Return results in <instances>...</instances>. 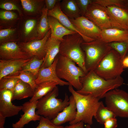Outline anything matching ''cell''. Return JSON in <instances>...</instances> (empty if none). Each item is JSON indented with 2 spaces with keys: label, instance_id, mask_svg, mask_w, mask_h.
<instances>
[{
  "label": "cell",
  "instance_id": "47",
  "mask_svg": "<svg viewBox=\"0 0 128 128\" xmlns=\"http://www.w3.org/2000/svg\"></svg>",
  "mask_w": 128,
  "mask_h": 128
},
{
  "label": "cell",
  "instance_id": "37",
  "mask_svg": "<svg viewBox=\"0 0 128 128\" xmlns=\"http://www.w3.org/2000/svg\"><path fill=\"white\" fill-rule=\"evenodd\" d=\"M36 21L35 20H28L26 22L24 28V32L25 35L27 36L32 31L35 25Z\"/></svg>",
  "mask_w": 128,
  "mask_h": 128
},
{
  "label": "cell",
  "instance_id": "1",
  "mask_svg": "<svg viewBox=\"0 0 128 128\" xmlns=\"http://www.w3.org/2000/svg\"><path fill=\"white\" fill-rule=\"evenodd\" d=\"M82 87L77 91L83 95H90L100 100L105 98L109 91L117 88L123 85L124 80L121 76L112 80H107L101 77L94 70L88 72L80 78Z\"/></svg>",
  "mask_w": 128,
  "mask_h": 128
},
{
  "label": "cell",
  "instance_id": "11",
  "mask_svg": "<svg viewBox=\"0 0 128 128\" xmlns=\"http://www.w3.org/2000/svg\"><path fill=\"white\" fill-rule=\"evenodd\" d=\"M51 33L50 29L43 38L19 43L18 45L23 51L28 53L32 57L35 56L40 59H44L46 55V44Z\"/></svg>",
  "mask_w": 128,
  "mask_h": 128
},
{
  "label": "cell",
  "instance_id": "28",
  "mask_svg": "<svg viewBox=\"0 0 128 128\" xmlns=\"http://www.w3.org/2000/svg\"><path fill=\"white\" fill-rule=\"evenodd\" d=\"M43 61L44 59H40L36 57L33 56L23 67L21 71L29 72L37 78L39 71Z\"/></svg>",
  "mask_w": 128,
  "mask_h": 128
},
{
  "label": "cell",
  "instance_id": "6",
  "mask_svg": "<svg viewBox=\"0 0 128 128\" xmlns=\"http://www.w3.org/2000/svg\"><path fill=\"white\" fill-rule=\"evenodd\" d=\"M81 46L85 55V65L87 73L94 70L112 49L101 39L88 42L83 41Z\"/></svg>",
  "mask_w": 128,
  "mask_h": 128
},
{
  "label": "cell",
  "instance_id": "2",
  "mask_svg": "<svg viewBox=\"0 0 128 128\" xmlns=\"http://www.w3.org/2000/svg\"><path fill=\"white\" fill-rule=\"evenodd\" d=\"M69 92L73 96L75 101L77 114L75 119L69 123L70 125L82 121L91 125L93 123L92 119L100 105L99 99L90 95H83L78 93L72 86H69Z\"/></svg>",
  "mask_w": 128,
  "mask_h": 128
},
{
  "label": "cell",
  "instance_id": "44",
  "mask_svg": "<svg viewBox=\"0 0 128 128\" xmlns=\"http://www.w3.org/2000/svg\"><path fill=\"white\" fill-rule=\"evenodd\" d=\"M122 64L124 68H128V57L126 56L123 60Z\"/></svg>",
  "mask_w": 128,
  "mask_h": 128
},
{
  "label": "cell",
  "instance_id": "43",
  "mask_svg": "<svg viewBox=\"0 0 128 128\" xmlns=\"http://www.w3.org/2000/svg\"><path fill=\"white\" fill-rule=\"evenodd\" d=\"M6 117L0 114V128H4Z\"/></svg>",
  "mask_w": 128,
  "mask_h": 128
},
{
  "label": "cell",
  "instance_id": "13",
  "mask_svg": "<svg viewBox=\"0 0 128 128\" xmlns=\"http://www.w3.org/2000/svg\"><path fill=\"white\" fill-rule=\"evenodd\" d=\"M105 7L111 28L128 31V13L114 6Z\"/></svg>",
  "mask_w": 128,
  "mask_h": 128
},
{
  "label": "cell",
  "instance_id": "36",
  "mask_svg": "<svg viewBox=\"0 0 128 128\" xmlns=\"http://www.w3.org/2000/svg\"><path fill=\"white\" fill-rule=\"evenodd\" d=\"M17 15L15 13L9 11H2L0 12V18L3 20H9L16 19Z\"/></svg>",
  "mask_w": 128,
  "mask_h": 128
},
{
  "label": "cell",
  "instance_id": "16",
  "mask_svg": "<svg viewBox=\"0 0 128 128\" xmlns=\"http://www.w3.org/2000/svg\"><path fill=\"white\" fill-rule=\"evenodd\" d=\"M58 60L57 55L52 64L47 68H41L39 71L35 82L38 85L43 82L52 81L57 83L61 86H69V83L59 78L56 71V67Z\"/></svg>",
  "mask_w": 128,
  "mask_h": 128
},
{
  "label": "cell",
  "instance_id": "45",
  "mask_svg": "<svg viewBox=\"0 0 128 128\" xmlns=\"http://www.w3.org/2000/svg\"><path fill=\"white\" fill-rule=\"evenodd\" d=\"M85 128H92L91 126V125L87 124Z\"/></svg>",
  "mask_w": 128,
  "mask_h": 128
},
{
  "label": "cell",
  "instance_id": "39",
  "mask_svg": "<svg viewBox=\"0 0 128 128\" xmlns=\"http://www.w3.org/2000/svg\"><path fill=\"white\" fill-rule=\"evenodd\" d=\"M103 124L104 128H116L118 125L117 120L115 118L107 119L105 122Z\"/></svg>",
  "mask_w": 128,
  "mask_h": 128
},
{
  "label": "cell",
  "instance_id": "30",
  "mask_svg": "<svg viewBox=\"0 0 128 128\" xmlns=\"http://www.w3.org/2000/svg\"><path fill=\"white\" fill-rule=\"evenodd\" d=\"M93 2L106 7L110 6L118 7L128 13V0H93Z\"/></svg>",
  "mask_w": 128,
  "mask_h": 128
},
{
  "label": "cell",
  "instance_id": "31",
  "mask_svg": "<svg viewBox=\"0 0 128 128\" xmlns=\"http://www.w3.org/2000/svg\"><path fill=\"white\" fill-rule=\"evenodd\" d=\"M108 44L119 54L123 60L126 56L128 51V41L113 42Z\"/></svg>",
  "mask_w": 128,
  "mask_h": 128
},
{
  "label": "cell",
  "instance_id": "35",
  "mask_svg": "<svg viewBox=\"0 0 128 128\" xmlns=\"http://www.w3.org/2000/svg\"><path fill=\"white\" fill-rule=\"evenodd\" d=\"M82 16H84L89 5L93 0H76Z\"/></svg>",
  "mask_w": 128,
  "mask_h": 128
},
{
  "label": "cell",
  "instance_id": "32",
  "mask_svg": "<svg viewBox=\"0 0 128 128\" xmlns=\"http://www.w3.org/2000/svg\"><path fill=\"white\" fill-rule=\"evenodd\" d=\"M19 80L10 76L2 78L0 79V90L7 89L12 91Z\"/></svg>",
  "mask_w": 128,
  "mask_h": 128
},
{
  "label": "cell",
  "instance_id": "21",
  "mask_svg": "<svg viewBox=\"0 0 128 128\" xmlns=\"http://www.w3.org/2000/svg\"><path fill=\"white\" fill-rule=\"evenodd\" d=\"M49 25L51 31L50 37L61 41L67 35L77 33L66 28L56 18L51 16L48 17Z\"/></svg>",
  "mask_w": 128,
  "mask_h": 128
},
{
  "label": "cell",
  "instance_id": "15",
  "mask_svg": "<svg viewBox=\"0 0 128 128\" xmlns=\"http://www.w3.org/2000/svg\"><path fill=\"white\" fill-rule=\"evenodd\" d=\"M37 101H29L22 105V110L24 114L21 115L18 121L12 124L13 128H23L30 121L40 120L41 116L37 114L35 111Z\"/></svg>",
  "mask_w": 128,
  "mask_h": 128
},
{
  "label": "cell",
  "instance_id": "4",
  "mask_svg": "<svg viewBox=\"0 0 128 128\" xmlns=\"http://www.w3.org/2000/svg\"><path fill=\"white\" fill-rule=\"evenodd\" d=\"M84 41L77 33L64 36L61 41L59 54L67 57L74 61L86 74L85 55L81 45Z\"/></svg>",
  "mask_w": 128,
  "mask_h": 128
},
{
  "label": "cell",
  "instance_id": "7",
  "mask_svg": "<svg viewBox=\"0 0 128 128\" xmlns=\"http://www.w3.org/2000/svg\"><path fill=\"white\" fill-rule=\"evenodd\" d=\"M122 60L119 54L112 49L94 71L98 75L105 79H114L121 76L124 71Z\"/></svg>",
  "mask_w": 128,
  "mask_h": 128
},
{
  "label": "cell",
  "instance_id": "42",
  "mask_svg": "<svg viewBox=\"0 0 128 128\" xmlns=\"http://www.w3.org/2000/svg\"><path fill=\"white\" fill-rule=\"evenodd\" d=\"M84 123L82 121L77 123L66 126L64 128H84Z\"/></svg>",
  "mask_w": 128,
  "mask_h": 128
},
{
  "label": "cell",
  "instance_id": "46",
  "mask_svg": "<svg viewBox=\"0 0 128 128\" xmlns=\"http://www.w3.org/2000/svg\"><path fill=\"white\" fill-rule=\"evenodd\" d=\"M126 56H127L128 57V51L127 54V55Z\"/></svg>",
  "mask_w": 128,
  "mask_h": 128
},
{
  "label": "cell",
  "instance_id": "24",
  "mask_svg": "<svg viewBox=\"0 0 128 128\" xmlns=\"http://www.w3.org/2000/svg\"><path fill=\"white\" fill-rule=\"evenodd\" d=\"M63 12L71 19H75L81 16L76 0H63L60 2Z\"/></svg>",
  "mask_w": 128,
  "mask_h": 128
},
{
  "label": "cell",
  "instance_id": "3",
  "mask_svg": "<svg viewBox=\"0 0 128 128\" xmlns=\"http://www.w3.org/2000/svg\"><path fill=\"white\" fill-rule=\"evenodd\" d=\"M59 95L57 86L38 100L36 113L50 120L55 118L69 104V98L66 93L64 100L57 98Z\"/></svg>",
  "mask_w": 128,
  "mask_h": 128
},
{
  "label": "cell",
  "instance_id": "41",
  "mask_svg": "<svg viewBox=\"0 0 128 128\" xmlns=\"http://www.w3.org/2000/svg\"><path fill=\"white\" fill-rule=\"evenodd\" d=\"M60 0H46L45 1L46 8L48 10L53 9L55 7L57 3L60 1Z\"/></svg>",
  "mask_w": 128,
  "mask_h": 128
},
{
  "label": "cell",
  "instance_id": "22",
  "mask_svg": "<svg viewBox=\"0 0 128 128\" xmlns=\"http://www.w3.org/2000/svg\"><path fill=\"white\" fill-rule=\"evenodd\" d=\"M60 1L57 3L53 9L48 10V16L56 18L65 27L77 32L81 36V34L79 31L71 22L69 18L62 11L60 7Z\"/></svg>",
  "mask_w": 128,
  "mask_h": 128
},
{
  "label": "cell",
  "instance_id": "26",
  "mask_svg": "<svg viewBox=\"0 0 128 128\" xmlns=\"http://www.w3.org/2000/svg\"><path fill=\"white\" fill-rule=\"evenodd\" d=\"M116 117L113 112L105 106L102 101H101L94 117L97 121L101 124H104L105 122L109 119Z\"/></svg>",
  "mask_w": 128,
  "mask_h": 128
},
{
  "label": "cell",
  "instance_id": "34",
  "mask_svg": "<svg viewBox=\"0 0 128 128\" xmlns=\"http://www.w3.org/2000/svg\"><path fill=\"white\" fill-rule=\"evenodd\" d=\"M22 5L24 9L29 12H33L36 9V1L31 0H21Z\"/></svg>",
  "mask_w": 128,
  "mask_h": 128
},
{
  "label": "cell",
  "instance_id": "9",
  "mask_svg": "<svg viewBox=\"0 0 128 128\" xmlns=\"http://www.w3.org/2000/svg\"><path fill=\"white\" fill-rule=\"evenodd\" d=\"M69 19L80 32L84 42H88L101 39L102 30L85 16Z\"/></svg>",
  "mask_w": 128,
  "mask_h": 128
},
{
  "label": "cell",
  "instance_id": "14",
  "mask_svg": "<svg viewBox=\"0 0 128 128\" xmlns=\"http://www.w3.org/2000/svg\"><path fill=\"white\" fill-rule=\"evenodd\" d=\"M13 96L11 90H0V114L6 118L17 115L22 110V105L16 106L12 103Z\"/></svg>",
  "mask_w": 128,
  "mask_h": 128
},
{
  "label": "cell",
  "instance_id": "23",
  "mask_svg": "<svg viewBox=\"0 0 128 128\" xmlns=\"http://www.w3.org/2000/svg\"><path fill=\"white\" fill-rule=\"evenodd\" d=\"M12 101L32 97L34 91L28 84L19 79L12 91Z\"/></svg>",
  "mask_w": 128,
  "mask_h": 128
},
{
  "label": "cell",
  "instance_id": "38",
  "mask_svg": "<svg viewBox=\"0 0 128 128\" xmlns=\"http://www.w3.org/2000/svg\"><path fill=\"white\" fill-rule=\"evenodd\" d=\"M0 8L8 11L16 10L20 13L18 7L14 3L10 2H5L1 3L0 5Z\"/></svg>",
  "mask_w": 128,
  "mask_h": 128
},
{
  "label": "cell",
  "instance_id": "20",
  "mask_svg": "<svg viewBox=\"0 0 128 128\" xmlns=\"http://www.w3.org/2000/svg\"><path fill=\"white\" fill-rule=\"evenodd\" d=\"M101 39L108 43L128 41V31L111 28L102 30Z\"/></svg>",
  "mask_w": 128,
  "mask_h": 128
},
{
  "label": "cell",
  "instance_id": "27",
  "mask_svg": "<svg viewBox=\"0 0 128 128\" xmlns=\"http://www.w3.org/2000/svg\"><path fill=\"white\" fill-rule=\"evenodd\" d=\"M48 10L44 7L38 24L37 30L41 39L43 38L50 29L47 17Z\"/></svg>",
  "mask_w": 128,
  "mask_h": 128
},
{
  "label": "cell",
  "instance_id": "8",
  "mask_svg": "<svg viewBox=\"0 0 128 128\" xmlns=\"http://www.w3.org/2000/svg\"><path fill=\"white\" fill-rule=\"evenodd\" d=\"M106 107L116 117L128 118V93L116 88L108 92L105 97Z\"/></svg>",
  "mask_w": 128,
  "mask_h": 128
},
{
  "label": "cell",
  "instance_id": "33",
  "mask_svg": "<svg viewBox=\"0 0 128 128\" xmlns=\"http://www.w3.org/2000/svg\"><path fill=\"white\" fill-rule=\"evenodd\" d=\"M39 123L36 128H64L62 126H57L54 124L47 118L41 116Z\"/></svg>",
  "mask_w": 128,
  "mask_h": 128
},
{
  "label": "cell",
  "instance_id": "19",
  "mask_svg": "<svg viewBox=\"0 0 128 128\" xmlns=\"http://www.w3.org/2000/svg\"><path fill=\"white\" fill-rule=\"evenodd\" d=\"M61 42L59 40L49 37L46 44V55L40 68H47L52 64L59 53Z\"/></svg>",
  "mask_w": 128,
  "mask_h": 128
},
{
  "label": "cell",
  "instance_id": "10",
  "mask_svg": "<svg viewBox=\"0 0 128 128\" xmlns=\"http://www.w3.org/2000/svg\"><path fill=\"white\" fill-rule=\"evenodd\" d=\"M101 30L111 28L105 7L93 2L88 6L85 16Z\"/></svg>",
  "mask_w": 128,
  "mask_h": 128
},
{
  "label": "cell",
  "instance_id": "29",
  "mask_svg": "<svg viewBox=\"0 0 128 128\" xmlns=\"http://www.w3.org/2000/svg\"><path fill=\"white\" fill-rule=\"evenodd\" d=\"M9 76L17 78L28 84L34 91L37 86L35 82L37 77L29 72L21 71L14 75Z\"/></svg>",
  "mask_w": 128,
  "mask_h": 128
},
{
  "label": "cell",
  "instance_id": "40",
  "mask_svg": "<svg viewBox=\"0 0 128 128\" xmlns=\"http://www.w3.org/2000/svg\"><path fill=\"white\" fill-rule=\"evenodd\" d=\"M13 29H8L1 30L0 31V41L12 34L14 31Z\"/></svg>",
  "mask_w": 128,
  "mask_h": 128
},
{
  "label": "cell",
  "instance_id": "18",
  "mask_svg": "<svg viewBox=\"0 0 128 128\" xmlns=\"http://www.w3.org/2000/svg\"><path fill=\"white\" fill-rule=\"evenodd\" d=\"M69 98V105L55 118L50 120L54 125L57 126H61L66 122H71L75 119L77 113L75 101L72 95Z\"/></svg>",
  "mask_w": 128,
  "mask_h": 128
},
{
  "label": "cell",
  "instance_id": "12",
  "mask_svg": "<svg viewBox=\"0 0 128 128\" xmlns=\"http://www.w3.org/2000/svg\"><path fill=\"white\" fill-rule=\"evenodd\" d=\"M32 57L14 42H6L1 44L0 46V59H27Z\"/></svg>",
  "mask_w": 128,
  "mask_h": 128
},
{
  "label": "cell",
  "instance_id": "25",
  "mask_svg": "<svg viewBox=\"0 0 128 128\" xmlns=\"http://www.w3.org/2000/svg\"><path fill=\"white\" fill-rule=\"evenodd\" d=\"M58 85V84L57 83L52 81L44 82L38 84L33 96L29 101L38 100L51 91Z\"/></svg>",
  "mask_w": 128,
  "mask_h": 128
},
{
  "label": "cell",
  "instance_id": "5",
  "mask_svg": "<svg viewBox=\"0 0 128 128\" xmlns=\"http://www.w3.org/2000/svg\"><path fill=\"white\" fill-rule=\"evenodd\" d=\"M57 56L56 71L58 77L66 80L77 91L81 89L82 85L80 78L84 76L86 73L70 59L59 54Z\"/></svg>",
  "mask_w": 128,
  "mask_h": 128
},
{
  "label": "cell",
  "instance_id": "17",
  "mask_svg": "<svg viewBox=\"0 0 128 128\" xmlns=\"http://www.w3.org/2000/svg\"><path fill=\"white\" fill-rule=\"evenodd\" d=\"M31 58L27 59H0V79L19 73Z\"/></svg>",
  "mask_w": 128,
  "mask_h": 128
}]
</instances>
